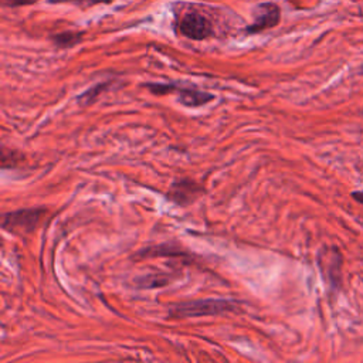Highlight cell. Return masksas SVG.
<instances>
[{"label": "cell", "mask_w": 363, "mask_h": 363, "mask_svg": "<svg viewBox=\"0 0 363 363\" xmlns=\"http://www.w3.org/2000/svg\"><path fill=\"white\" fill-rule=\"evenodd\" d=\"M237 309V303L230 299H199L183 302L170 309L173 318H197V316H213L224 312Z\"/></svg>", "instance_id": "cell-1"}, {"label": "cell", "mask_w": 363, "mask_h": 363, "mask_svg": "<svg viewBox=\"0 0 363 363\" xmlns=\"http://www.w3.org/2000/svg\"><path fill=\"white\" fill-rule=\"evenodd\" d=\"M44 208H26L17 210L11 213H6L1 221L4 230L16 234H27L31 233L41 218L44 217Z\"/></svg>", "instance_id": "cell-2"}, {"label": "cell", "mask_w": 363, "mask_h": 363, "mask_svg": "<svg viewBox=\"0 0 363 363\" xmlns=\"http://www.w3.org/2000/svg\"><path fill=\"white\" fill-rule=\"evenodd\" d=\"M179 31L190 40H204L213 34V27L204 14L193 10L183 14L179 21Z\"/></svg>", "instance_id": "cell-3"}, {"label": "cell", "mask_w": 363, "mask_h": 363, "mask_svg": "<svg viewBox=\"0 0 363 363\" xmlns=\"http://www.w3.org/2000/svg\"><path fill=\"white\" fill-rule=\"evenodd\" d=\"M281 20L279 7L275 3H261L254 10V21L245 27L250 34L261 33L264 30L275 27Z\"/></svg>", "instance_id": "cell-4"}, {"label": "cell", "mask_w": 363, "mask_h": 363, "mask_svg": "<svg viewBox=\"0 0 363 363\" xmlns=\"http://www.w3.org/2000/svg\"><path fill=\"white\" fill-rule=\"evenodd\" d=\"M319 265L333 288H339L342 284V255L336 247L325 248L319 255Z\"/></svg>", "instance_id": "cell-5"}, {"label": "cell", "mask_w": 363, "mask_h": 363, "mask_svg": "<svg viewBox=\"0 0 363 363\" xmlns=\"http://www.w3.org/2000/svg\"><path fill=\"white\" fill-rule=\"evenodd\" d=\"M201 191H203V189L199 184H196L191 180L183 179V180H177L173 183V186L169 191V197L173 201H176L177 204L186 206V204L191 203L193 200H196V197L200 196Z\"/></svg>", "instance_id": "cell-6"}, {"label": "cell", "mask_w": 363, "mask_h": 363, "mask_svg": "<svg viewBox=\"0 0 363 363\" xmlns=\"http://www.w3.org/2000/svg\"><path fill=\"white\" fill-rule=\"evenodd\" d=\"M179 94L180 102L186 106H200L213 98V95L196 89H179Z\"/></svg>", "instance_id": "cell-7"}, {"label": "cell", "mask_w": 363, "mask_h": 363, "mask_svg": "<svg viewBox=\"0 0 363 363\" xmlns=\"http://www.w3.org/2000/svg\"><path fill=\"white\" fill-rule=\"evenodd\" d=\"M82 38V33L79 31H64L60 34H55L52 37V41L55 43V45L65 48V47H72L75 44H78Z\"/></svg>", "instance_id": "cell-8"}, {"label": "cell", "mask_w": 363, "mask_h": 363, "mask_svg": "<svg viewBox=\"0 0 363 363\" xmlns=\"http://www.w3.org/2000/svg\"><path fill=\"white\" fill-rule=\"evenodd\" d=\"M51 3H71V4H77V6H84V7H89V6H95L99 3H109L112 0H50Z\"/></svg>", "instance_id": "cell-9"}, {"label": "cell", "mask_w": 363, "mask_h": 363, "mask_svg": "<svg viewBox=\"0 0 363 363\" xmlns=\"http://www.w3.org/2000/svg\"><path fill=\"white\" fill-rule=\"evenodd\" d=\"M4 6L9 7H17V6H27V4H33L38 0H1Z\"/></svg>", "instance_id": "cell-10"}, {"label": "cell", "mask_w": 363, "mask_h": 363, "mask_svg": "<svg viewBox=\"0 0 363 363\" xmlns=\"http://www.w3.org/2000/svg\"><path fill=\"white\" fill-rule=\"evenodd\" d=\"M352 197H353L356 201H359L360 204H363V191H353V193H352Z\"/></svg>", "instance_id": "cell-11"}]
</instances>
